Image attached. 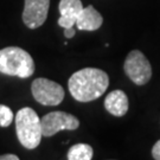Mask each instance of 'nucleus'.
Segmentation results:
<instances>
[{
	"label": "nucleus",
	"mask_w": 160,
	"mask_h": 160,
	"mask_svg": "<svg viewBox=\"0 0 160 160\" xmlns=\"http://www.w3.org/2000/svg\"><path fill=\"white\" fill-rule=\"evenodd\" d=\"M69 92L78 102H90L102 96L109 87L106 71L97 68H84L70 76Z\"/></svg>",
	"instance_id": "f257e3e1"
},
{
	"label": "nucleus",
	"mask_w": 160,
	"mask_h": 160,
	"mask_svg": "<svg viewBox=\"0 0 160 160\" xmlns=\"http://www.w3.org/2000/svg\"><path fill=\"white\" fill-rule=\"evenodd\" d=\"M0 72L28 78L34 72V62L29 52L22 48H4L0 50Z\"/></svg>",
	"instance_id": "f03ea898"
},
{
	"label": "nucleus",
	"mask_w": 160,
	"mask_h": 160,
	"mask_svg": "<svg viewBox=\"0 0 160 160\" xmlns=\"http://www.w3.org/2000/svg\"><path fill=\"white\" fill-rule=\"evenodd\" d=\"M16 132L19 142L25 148L34 149L40 143L43 133L38 114L30 107H24L16 114Z\"/></svg>",
	"instance_id": "7ed1b4c3"
},
{
	"label": "nucleus",
	"mask_w": 160,
	"mask_h": 160,
	"mask_svg": "<svg viewBox=\"0 0 160 160\" xmlns=\"http://www.w3.org/2000/svg\"><path fill=\"white\" fill-rule=\"evenodd\" d=\"M123 70L128 78L137 86H145L152 77V67L148 59L139 50H133L127 55Z\"/></svg>",
	"instance_id": "20e7f679"
},
{
	"label": "nucleus",
	"mask_w": 160,
	"mask_h": 160,
	"mask_svg": "<svg viewBox=\"0 0 160 160\" xmlns=\"http://www.w3.org/2000/svg\"><path fill=\"white\" fill-rule=\"evenodd\" d=\"M31 92L34 100L43 106H58L65 96L63 87L44 77L36 78L32 82Z\"/></svg>",
	"instance_id": "39448f33"
},
{
	"label": "nucleus",
	"mask_w": 160,
	"mask_h": 160,
	"mask_svg": "<svg viewBox=\"0 0 160 160\" xmlns=\"http://www.w3.org/2000/svg\"><path fill=\"white\" fill-rule=\"evenodd\" d=\"M43 137H53L59 131H75L80 127V121L72 114L65 112H51L40 119Z\"/></svg>",
	"instance_id": "423d86ee"
},
{
	"label": "nucleus",
	"mask_w": 160,
	"mask_h": 160,
	"mask_svg": "<svg viewBox=\"0 0 160 160\" xmlns=\"http://www.w3.org/2000/svg\"><path fill=\"white\" fill-rule=\"evenodd\" d=\"M50 0H25L23 22L29 29H37L45 23Z\"/></svg>",
	"instance_id": "0eeeda50"
},
{
	"label": "nucleus",
	"mask_w": 160,
	"mask_h": 160,
	"mask_svg": "<svg viewBox=\"0 0 160 160\" xmlns=\"http://www.w3.org/2000/svg\"><path fill=\"white\" fill-rule=\"evenodd\" d=\"M82 10L83 5L81 0H61L58 6V11L61 13L58 25L63 29L74 28Z\"/></svg>",
	"instance_id": "6e6552de"
},
{
	"label": "nucleus",
	"mask_w": 160,
	"mask_h": 160,
	"mask_svg": "<svg viewBox=\"0 0 160 160\" xmlns=\"http://www.w3.org/2000/svg\"><path fill=\"white\" fill-rule=\"evenodd\" d=\"M104 108L109 114L121 118L127 114L129 108V102L126 92L122 90H113L104 98Z\"/></svg>",
	"instance_id": "1a4fd4ad"
},
{
	"label": "nucleus",
	"mask_w": 160,
	"mask_h": 160,
	"mask_svg": "<svg viewBox=\"0 0 160 160\" xmlns=\"http://www.w3.org/2000/svg\"><path fill=\"white\" fill-rule=\"evenodd\" d=\"M103 23V18L100 14V12L95 10V7L92 5L83 7L80 16L76 20V26L78 30L83 31H95L100 29Z\"/></svg>",
	"instance_id": "9d476101"
},
{
	"label": "nucleus",
	"mask_w": 160,
	"mask_h": 160,
	"mask_svg": "<svg viewBox=\"0 0 160 160\" xmlns=\"http://www.w3.org/2000/svg\"><path fill=\"white\" fill-rule=\"evenodd\" d=\"M94 151L88 143H76L68 151V160H92Z\"/></svg>",
	"instance_id": "9b49d317"
},
{
	"label": "nucleus",
	"mask_w": 160,
	"mask_h": 160,
	"mask_svg": "<svg viewBox=\"0 0 160 160\" xmlns=\"http://www.w3.org/2000/svg\"><path fill=\"white\" fill-rule=\"evenodd\" d=\"M13 121V112L10 107L0 104V127H8Z\"/></svg>",
	"instance_id": "f8f14e48"
},
{
	"label": "nucleus",
	"mask_w": 160,
	"mask_h": 160,
	"mask_svg": "<svg viewBox=\"0 0 160 160\" xmlns=\"http://www.w3.org/2000/svg\"><path fill=\"white\" fill-rule=\"evenodd\" d=\"M152 157L154 158V160H160V140L154 143L152 148Z\"/></svg>",
	"instance_id": "ddd939ff"
},
{
	"label": "nucleus",
	"mask_w": 160,
	"mask_h": 160,
	"mask_svg": "<svg viewBox=\"0 0 160 160\" xmlns=\"http://www.w3.org/2000/svg\"><path fill=\"white\" fill-rule=\"evenodd\" d=\"M76 33V31H75L74 28H70V29H64V36H65V38H72Z\"/></svg>",
	"instance_id": "4468645a"
},
{
	"label": "nucleus",
	"mask_w": 160,
	"mask_h": 160,
	"mask_svg": "<svg viewBox=\"0 0 160 160\" xmlns=\"http://www.w3.org/2000/svg\"><path fill=\"white\" fill-rule=\"evenodd\" d=\"M0 160H19V158L14 154H2L0 155Z\"/></svg>",
	"instance_id": "2eb2a0df"
}]
</instances>
